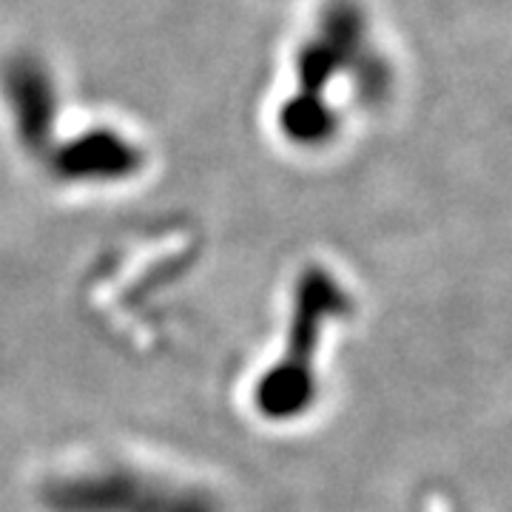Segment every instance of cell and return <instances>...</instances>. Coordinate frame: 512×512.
Listing matches in <instances>:
<instances>
[{
  "label": "cell",
  "mask_w": 512,
  "mask_h": 512,
  "mask_svg": "<svg viewBox=\"0 0 512 512\" xmlns=\"http://www.w3.org/2000/svg\"><path fill=\"white\" fill-rule=\"evenodd\" d=\"M63 165L77 177H111V174H128L137 165V151L126 143L120 134L111 131H89L77 143L66 148Z\"/></svg>",
  "instance_id": "1"
},
{
  "label": "cell",
  "mask_w": 512,
  "mask_h": 512,
  "mask_svg": "<svg viewBox=\"0 0 512 512\" xmlns=\"http://www.w3.org/2000/svg\"><path fill=\"white\" fill-rule=\"evenodd\" d=\"M6 94L15 103L23 134H40L55 106V94L46 72L35 63H18L6 77Z\"/></svg>",
  "instance_id": "2"
},
{
  "label": "cell",
  "mask_w": 512,
  "mask_h": 512,
  "mask_svg": "<svg viewBox=\"0 0 512 512\" xmlns=\"http://www.w3.org/2000/svg\"><path fill=\"white\" fill-rule=\"evenodd\" d=\"M279 120L282 131L302 146H316L333 134V111L316 92H299L288 100L279 111Z\"/></svg>",
  "instance_id": "3"
}]
</instances>
